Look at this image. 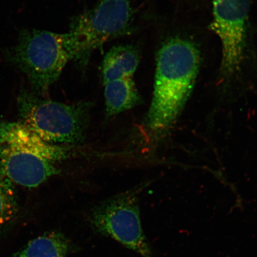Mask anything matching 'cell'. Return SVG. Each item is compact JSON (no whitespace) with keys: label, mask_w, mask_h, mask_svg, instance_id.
Returning a JSON list of instances; mask_svg holds the SVG:
<instances>
[{"label":"cell","mask_w":257,"mask_h":257,"mask_svg":"<svg viewBox=\"0 0 257 257\" xmlns=\"http://www.w3.org/2000/svg\"><path fill=\"white\" fill-rule=\"evenodd\" d=\"M200 59L195 44L182 38H171L160 48L146 118L147 126L154 134L168 130L181 112L194 88Z\"/></svg>","instance_id":"cell-1"},{"label":"cell","mask_w":257,"mask_h":257,"mask_svg":"<svg viewBox=\"0 0 257 257\" xmlns=\"http://www.w3.org/2000/svg\"><path fill=\"white\" fill-rule=\"evenodd\" d=\"M72 154L66 146L42 140L21 121L0 120V174L13 184L38 187L60 172L54 162Z\"/></svg>","instance_id":"cell-2"},{"label":"cell","mask_w":257,"mask_h":257,"mask_svg":"<svg viewBox=\"0 0 257 257\" xmlns=\"http://www.w3.org/2000/svg\"><path fill=\"white\" fill-rule=\"evenodd\" d=\"M74 56L69 32L37 30L21 31L18 44L6 53V59L25 74L32 92L38 96L47 94Z\"/></svg>","instance_id":"cell-3"},{"label":"cell","mask_w":257,"mask_h":257,"mask_svg":"<svg viewBox=\"0 0 257 257\" xmlns=\"http://www.w3.org/2000/svg\"><path fill=\"white\" fill-rule=\"evenodd\" d=\"M22 123L46 142L76 145L85 139L92 104H64L44 99L22 88L18 97Z\"/></svg>","instance_id":"cell-4"},{"label":"cell","mask_w":257,"mask_h":257,"mask_svg":"<svg viewBox=\"0 0 257 257\" xmlns=\"http://www.w3.org/2000/svg\"><path fill=\"white\" fill-rule=\"evenodd\" d=\"M133 19L131 0H98L94 8L76 16L70 23L73 61L85 68L94 51L130 33Z\"/></svg>","instance_id":"cell-5"},{"label":"cell","mask_w":257,"mask_h":257,"mask_svg":"<svg viewBox=\"0 0 257 257\" xmlns=\"http://www.w3.org/2000/svg\"><path fill=\"white\" fill-rule=\"evenodd\" d=\"M88 220L96 233L111 237L143 257H152L141 226L139 202L136 192L121 193L96 205L90 213Z\"/></svg>","instance_id":"cell-6"},{"label":"cell","mask_w":257,"mask_h":257,"mask_svg":"<svg viewBox=\"0 0 257 257\" xmlns=\"http://www.w3.org/2000/svg\"><path fill=\"white\" fill-rule=\"evenodd\" d=\"M211 2V28L221 45L220 70L225 78H230L240 70L245 56L249 0Z\"/></svg>","instance_id":"cell-7"},{"label":"cell","mask_w":257,"mask_h":257,"mask_svg":"<svg viewBox=\"0 0 257 257\" xmlns=\"http://www.w3.org/2000/svg\"><path fill=\"white\" fill-rule=\"evenodd\" d=\"M140 62L138 48L133 45H120L111 48L102 64L104 85L111 80L133 78Z\"/></svg>","instance_id":"cell-8"},{"label":"cell","mask_w":257,"mask_h":257,"mask_svg":"<svg viewBox=\"0 0 257 257\" xmlns=\"http://www.w3.org/2000/svg\"><path fill=\"white\" fill-rule=\"evenodd\" d=\"M105 111L114 116L140 105L142 98L133 78H123L105 83Z\"/></svg>","instance_id":"cell-9"},{"label":"cell","mask_w":257,"mask_h":257,"mask_svg":"<svg viewBox=\"0 0 257 257\" xmlns=\"http://www.w3.org/2000/svg\"><path fill=\"white\" fill-rule=\"evenodd\" d=\"M75 248L72 241L59 231H51L30 241L12 257H66Z\"/></svg>","instance_id":"cell-10"},{"label":"cell","mask_w":257,"mask_h":257,"mask_svg":"<svg viewBox=\"0 0 257 257\" xmlns=\"http://www.w3.org/2000/svg\"><path fill=\"white\" fill-rule=\"evenodd\" d=\"M19 211L14 184L4 177H0V238L14 226Z\"/></svg>","instance_id":"cell-11"}]
</instances>
